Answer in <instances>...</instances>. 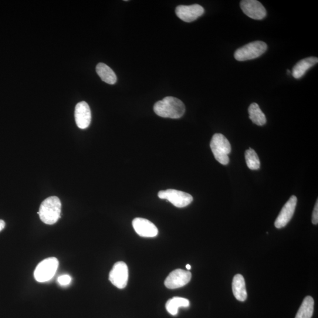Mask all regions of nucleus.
<instances>
[{
	"instance_id": "f257e3e1",
	"label": "nucleus",
	"mask_w": 318,
	"mask_h": 318,
	"mask_svg": "<svg viewBox=\"0 0 318 318\" xmlns=\"http://www.w3.org/2000/svg\"><path fill=\"white\" fill-rule=\"evenodd\" d=\"M153 109L155 113L158 116L177 119L184 116L185 106L184 103L177 98L168 96L155 103Z\"/></svg>"
},
{
	"instance_id": "f03ea898",
	"label": "nucleus",
	"mask_w": 318,
	"mask_h": 318,
	"mask_svg": "<svg viewBox=\"0 0 318 318\" xmlns=\"http://www.w3.org/2000/svg\"><path fill=\"white\" fill-rule=\"evenodd\" d=\"M62 204L57 196H51L45 199L40 205V218L47 225L55 224L60 218Z\"/></svg>"
},
{
	"instance_id": "7ed1b4c3",
	"label": "nucleus",
	"mask_w": 318,
	"mask_h": 318,
	"mask_svg": "<svg viewBox=\"0 0 318 318\" xmlns=\"http://www.w3.org/2000/svg\"><path fill=\"white\" fill-rule=\"evenodd\" d=\"M210 145L216 160L223 165H227L231 152V145L227 138L221 133L215 134Z\"/></svg>"
},
{
	"instance_id": "20e7f679",
	"label": "nucleus",
	"mask_w": 318,
	"mask_h": 318,
	"mask_svg": "<svg viewBox=\"0 0 318 318\" xmlns=\"http://www.w3.org/2000/svg\"><path fill=\"white\" fill-rule=\"evenodd\" d=\"M267 49L268 46L265 42H253L237 50L234 54L235 59L239 62L255 59L265 53Z\"/></svg>"
},
{
	"instance_id": "39448f33",
	"label": "nucleus",
	"mask_w": 318,
	"mask_h": 318,
	"mask_svg": "<svg viewBox=\"0 0 318 318\" xmlns=\"http://www.w3.org/2000/svg\"><path fill=\"white\" fill-rule=\"evenodd\" d=\"M58 266L59 260L54 257L43 260L35 270V279L39 282L49 281L55 276Z\"/></svg>"
},
{
	"instance_id": "423d86ee",
	"label": "nucleus",
	"mask_w": 318,
	"mask_h": 318,
	"mask_svg": "<svg viewBox=\"0 0 318 318\" xmlns=\"http://www.w3.org/2000/svg\"><path fill=\"white\" fill-rule=\"evenodd\" d=\"M158 198L170 202L176 207L185 208L191 204L194 200L192 196L182 191L175 189H168L158 193Z\"/></svg>"
},
{
	"instance_id": "0eeeda50",
	"label": "nucleus",
	"mask_w": 318,
	"mask_h": 318,
	"mask_svg": "<svg viewBox=\"0 0 318 318\" xmlns=\"http://www.w3.org/2000/svg\"><path fill=\"white\" fill-rule=\"evenodd\" d=\"M128 269L126 263L118 262L114 264L109 274V280L118 289H123L127 286Z\"/></svg>"
},
{
	"instance_id": "6e6552de",
	"label": "nucleus",
	"mask_w": 318,
	"mask_h": 318,
	"mask_svg": "<svg viewBox=\"0 0 318 318\" xmlns=\"http://www.w3.org/2000/svg\"><path fill=\"white\" fill-rule=\"evenodd\" d=\"M191 278L192 274L190 272L178 269L169 274L165 280V285L168 289H178L187 285Z\"/></svg>"
},
{
	"instance_id": "1a4fd4ad",
	"label": "nucleus",
	"mask_w": 318,
	"mask_h": 318,
	"mask_svg": "<svg viewBox=\"0 0 318 318\" xmlns=\"http://www.w3.org/2000/svg\"><path fill=\"white\" fill-rule=\"evenodd\" d=\"M240 6L244 14L252 19L262 20L266 16L265 8L256 0H243Z\"/></svg>"
},
{
	"instance_id": "9d476101",
	"label": "nucleus",
	"mask_w": 318,
	"mask_h": 318,
	"mask_svg": "<svg viewBox=\"0 0 318 318\" xmlns=\"http://www.w3.org/2000/svg\"><path fill=\"white\" fill-rule=\"evenodd\" d=\"M205 10L199 5L179 6L176 9V14L183 21L191 23L195 21L204 14Z\"/></svg>"
},
{
	"instance_id": "9b49d317",
	"label": "nucleus",
	"mask_w": 318,
	"mask_h": 318,
	"mask_svg": "<svg viewBox=\"0 0 318 318\" xmlns=\"http://www.w3.org/2000/svg\"><path fill=\"white\" fill-rule=\"evenodd\" d=\"M297 201V199L296 196H292L288 201L283 206L275 222V226L276 228L280 229L285 227L289 222L295 211Z\"/></svg>"
},
{
	"instance_id": "f8f14e48",
	"label": "nucleus",
	"mask_w": 318,
	"mask_h": 318,
	"mask_svg": "<svg viewBox=\"0 0 318 318\" xmlns=\"http://www.w3.org/2000/svg\"><path fill=\"white\" fill-rule=\"evenodd\" d=\"M134 231L143 238H153L158 234V229L153 223L148 220L137 218L132 222Z\"/></svg>"
},
{
	"instance_id": "ddd939ff",
	"label": "nucleus",
	"mask_w": 318,
	"mask_h": 318,
	"mask_svg": "<svg viewBox=\"0 0 318 318\" xmlns=\"http://www.w3.org/2000/svg\"><path fill=\"white\" fill-rule=\"evenodd\" d=\"M77 126L81 129H85L90 126L91 113L89 104L85 101H81L76 105L74 113Z\"/></svg>"
},
{
	"instance_id": "4468645a",
	"label": "nucleus",
	"mask_w": 318,
	"mask_h": 318,
	"mask_svg": "<svg viewBox=\"0 0 318 318\" xmlns=\"http://www.w3.org/2000/svg\"><path fill=\"white\" fill-rule=\"evenodd\" d=\"M318 62V59L315 57H310L299 61L293 67L292 76L295 79H299L302 77L311 67L315 65Z\"/></svg>"
},
{
	"instance_id": "2eb2a0df",
	"label": "nucleus",
	"mask_w": 318,
	"mask_h": 318,
	"mask_svg": "<svg viewBox=\"0 0 318 318\" xmlns=\"http://www.w3.org/2000/svg\"><path fill=\"white\" fill-rule=\"evenodd\" d=\"M232 290L235 298L241 302H244L247 299L248 294L246 289V284L244 277L238 274L233 277L232 282Z\"/></svg>"
},
{
	"instance_id": "dca6fc26",
	"label": "nucleus",
	"mask_w": 318,
	"mask_h": 318,
	"mask_svg": "<svg viewBox=\"0 0 318 318\" xmlns=\"http://www.w3.org/2000/svg\"><path fill=\"white\" fill-rule=\"evenodd\" d=\"M96 72L105 83L114 84L117 82V76L113 70L106 64L100 63L96 66Z\"/></svg>"
},
{
	"instance_id": "f3484780",
	"label": "nucleus",
	"mask_w": 318,
	"mask_h": 318,
	"mask_svg": "<svg viewBox=\"0 0 318 318\" xmlns=\"http://www.w3.org/2000/svg\"><path fill=\"white\" fill-rule=\"evenodd\" d=\"M249 118L252 122L258 126H263L266 123V118L265 114L256 103L250 105L248 109Z\"/></svg>"
},
{
	"instance_id": "a211bd4d",
	"label": "nucleus",
	"mask_w": 318,
	"mask_h": 318,
	"mask_svg": "<svg viewBox=\"0 0 318 318\" xmlns=\"http://www.w3.org/2000/svg\"><path fill=\"white\" fill-rule=\"evenodd\" d=\"M190 305V302L187 299L181 297H174L169 299L166 304V308L172 315H177L178 309L180 307H188Z\"/></svg>"
},
{
	"instance_id": "6ab92c4d",
	"label": "nucleus",
	"mask_w": 318,
	"mask_h": 318,
	"mask_svg": "<svg viewBox=\"0 0 318 318\" xmlns=\"http://www.w3.org/2000/svg\"><path fill=\"white\" fill-rule=\"evenodd\" d=\"M313 309L314 300L312 297L307 296L304 299L295 318H311L312 316Z\"/></svg>"
},
{
	"instance_id": "aec40b11",
	"label": "nucleus",
	"mask_w": 318,
	"mask_h": 318,
	"mask_svg": "<svg viewBox=\"0 0 318 318\" xmlns=\"http://www.w3.org/2000/svg\"><path fill=\"white\" fill-rule=\"evenodd\" d=\"M246 165L250 170H258L260 167V162L256 151L250 148L245 154Z\"/></svg>"
},
{
	"instance_id": "412c9836",
	"label": "nucleus",
	"mask_w": 318,
	"mask_h": 318,
	"mask_svg": "<svg viewBox=\"0 0 318 318\" xmlns=\"http://www.w3.org/2000/svg\"><path fill=\"white\" fill-rule=\"evenodd\" d=\"M71 281H72V278L69 275H63L60 276L58 278L59 283L62 286L69 285Z\"/></svg>"
},
{
	"instance_id": "4be33fe9",
	"label": "nucleus",
	"mask_w": 318,
	"mask_h": 318,
	"mask_svg": "<svg viewBox=\"0 0 318 318\" xmlns=\"http://www.w3.org/2000/svg\"><path fill=\"white\" fill-rule=\"evenodd\" d=\"M312 222L313 224L317 225L318 223V201L316 202L315 206L313 211Z\"/></svg>"
},
{
	"instance_id": "5701e85b",
	"label": "nucleus",
	"mask_w": 318,
	"mask_h": 318,
	"mask_svg": "<svg viewBox=\"0 0 318 318\" xmlns=\"http://www.w3.org/2000/svg\"><path fill=\"white\" fill-rule=\"evenodd\" d=\"M6 223L3 220L0 219V232L2 231L5 228Z\"/></svg>"
},
{
	"instance_id": "b1692460",
	"label": "nucleus",
	"mask_w": 318,
	"mask_h": 318,
	"mask_svg": "<svg viewBox=\"0 0 318 318\" xmlns=\"http://www.w3.org/2000/svg\"><path fill=\"white\" fill-rule=\"evenodd\" d=\"M186 267H187V269L188 270H190L191 269V266L190 265H189V264H188V265L186 266Z\"/></svg>"
}]
</instances>
